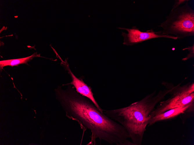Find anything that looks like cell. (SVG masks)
<instances>
[{
	"label": "cell",
	"mask_w": 194,
	"mask_h": 145,
	"mask_svg": "<svg viewBox=\"0 0 194 145\" xmlns=\"http://www.w3.org/2000/svg\"><path fill=\"white\" fill-rule=\"evenodd\" d=\"M67 85L65 90L59 86L55 89L56 98L66 116L80 125L83 135L87 130L90 131L91 140L87 145H96V140L99 139L111 145H134L128 140L130 135L123 126L104 114L73 86Z\"/></svg>",
	"instance_id": "obj_1"
},
{
	"label": "cell",
	"mask_w": 194,
	"mask_h": 145,
	"mask_svg": "<svg viewBox=\"0 0 194 145\" xmlns=\"http://www.w3.org/2000/svg\"><path fill=\"white\" fill-rule=\"evenodd\" d=\"M173 87L157 93L155 91L141 100L121 108L103 110L108 117L116 122L126 130L134 145H141L150 119L149 115L156 105L165 98Z\"/></svg>",
	"instance_id": "obj_2"
},
{
	"label": "cell",
	"mask_w": 194,
	"mask_h": 145,
	"mask_svg": "<svg viewBox=\"0 0 194 145\" xmlns=\"http://www.w3.org/2000/svg\"><path fill=\"white\" fill-rule=\"evenodd\" d=\"M188 2L171 10L166 20L158 26L163 29L162 34L180 39L194 36V10Z\"/></svg>",
	"instance_id": "obj_3"
},
{
	"label": "cell",
	"mask_w": 194,
	"mask_h": 145,
	"mask_svg": "<svg viewBox=\"0 0 194 145\" xmlns=\"http://www.w3.org/2000/svg\"><path fill=\"white\" fill-rule=\"evenodd\" d=\"M173 86L169 93L171 97L166 100L161 101L151 112L150 119L156 115L170 109L184 106L194 102V84L189 82L180 86Z\"/></svg>",
	"instance_id": "obj_4"
},
{
	"label": "cell",
	"mask_w": 194,
	"mask_h": 145,
	"mask_svg": "<svg viewBox=\"0 0 194 145\" xmlns=\"http://www.w3.org/2000/svg\"><path fill=\"white\" fill-rule=\"evenodd\" d=\"M119 29L125 30L127 33L122 32V35L124 38L123 44L127 46H132L137 43L154 38H165L175 40L177 38L173 35L162 34L161 31H154L151 29L146 32H142L136 26H133L131 28L118 27Z\"/></svg>",
	"instance_id": "obj_5"
},
{
	"label": "cell",
	"mask_w": 194,
	"mask_h": 145,
	"mask_svg": "<svg viewBox=\"0 0 194 145\" xmlns=\"http://www.w3.org/2000/svg\"><path fill=\"white\" fill-rule=\"evenodd\" d=\"M62 61L61 64H62L65 70L67 71L68 73L70 75L72 79L71 82L63 85L68 84L73 85L78 93L88 98L101 111L103 112V109L99 106L94 97L91 87L85 83L82 78H78L75 76L70 69L66 59L64 61L62 60Z\"/></svg>",
	"instance_id": "obj_6"
},
{
	"label": "cell",
	"mask_w": 194,
	"mask_h": 145,
	"mask_svg": "<svg viewBox=\"0 0 194 145\" xmlns=\"http://www.w3.org/2000/svg\"><path fill=\"white\" fill-rule=\"evenodd\" d=\"M194 102L184 106L170 109L156 115L149 120L147 126H151L159 121L171 119L181 115L180 116L183 122L189 117L188 114L192 115L193 113Z\"/></svg>",
	"instance_id": "obj_7"
},
{
	"label": "cell",
	"mask_w": 194,
	"mask_h": 145,
	"mask_svg": "<svg viewBox=\"0 0 194 145\" xmlns=\"http://www.w3.org/2000/svg\"><path fill=\"white\" fill-rule=\"evenodd\" d=\"M40 57V54L35 53L25 58L1 60L0 61V69L1 70L6 66H17L22 64H26L35 57Z\"/></svg>",
	"instance_id": "obj_8"
},
{
	"label": "cell",
	"mask_w": 194,
	"mask_h": 145,
	"mask_svg": "<svg viewBox=\"0 0 194 145\" xmlns=\"http://www.w3.org/2000/svg\"><path fill=\"white\" fill-rule=\"evenodd\" d=\"M183 50H188L189 53L187 54L186 57L182 59V61H186L194 57V44L192 46H188V47L184 48L182 49Z\"/></svg>",
	"instance_id": "obj_9"
},
{
	"label": "cell",
	"mask_w": 194,
	"mask_h": 145,
	"mask_svg": "<svg viewBox=\"0 0 194 145\" xmlns=\"http://www.w3.org/2000/svg\"><path fill=\"white\" fill-rule=\"evenodd\" d=\"M189 0H175L174 1V4L172 7L171 10H172L179 7V5L184 4Z\"/></svg>",
	"instance_id": "obj_10"
}]
</instances>
